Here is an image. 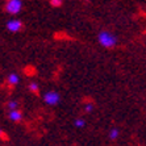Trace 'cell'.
Segmentation results:
<instances>
[{
  "instance_id": "1",
  "label": "cell",
  "mask_w": 146,
  "mask_h": 146,
  "mask_svg": "<svg viewBox=\"0 0 146 146\" xmlns=\"http://www.w3.org/2000/svg\"><path fill=\"white\" fill-rule=\"evenodd\" d=\"M98 41H99V44L102 45V46H104V48H113L116 44H117V38L113 36L111 32L108 31H102V32H99L98 34Z\"/></svg>"
},
{
  "instance_id": "9",
  "label": "cell",
  "mask_w": 146,
  "mask_h": 146,
  "mask_svg": "<svg viewBox=\"0 0 146 146\" xmlns=\"http://www.w3.org/2000/svg\"><path fill=\"white\" fill-rule=\"evenodd\" d=\"M74 125L76 126V128H83V126L86 125V121L83 119H76L74 121Z\"/></svg>"
},
{
  "instance_id": "13",
  "label": "cell",
  "mask_w": 146,
  "mask_h": 146,
  "mask_svg": "<svg viewBox=\"0 0 146 146\" xmlns=\"http://www.w3.org/2000/svg\"><path fill=\"white\" fill-rule=\"evenodd\" d=\"M3 134H4V133H3V130L0 129V137H3Z\"/></svg>"
},
{
  "instance_id": "5",
  "label": "cell",
  "mask_w": 146,
  "mask_h": 146,
  "mask_svg": "<svg viewBox=\"0 0 146 146\" xmlns=\"http://www.w3.org/2000/svg\"><path fill=\"white\" fill-rule=\"evenodd\" d=\"M9 119L12 120V121H20V120L23 119V115H21V112L17 111V109L9 111Z\"/></svg>"
},
{
  "instance_id": "7",
  "label": "cell",
  "mask_w": 146,
  "mask_h": 146,
  "mask_svg": "<svg viewBox=\"0 0 146 146\" xmlns=\"http://www.w3.org/2000/svg\"><path fill=\"white\" fill-rule=\"evenodd\" d=\"M109 138L111 139H116L117 137H119V134H120V130L117 129V128H112V129L109 130Z\"/></svg>"
},
{
  "instance_id": "11",
  "label": "cell",
  "mask_w": 146,
  "mask_h": 146,
  "mask_svg": "<svg viewBox=\"0 0 146 146\" xmlns=\"http://www.w3.org/2000/svg\"><path fill=\"white\" fill-rule=\"evenodd\" d=\"M94 108H95V107H94V104H91V103H87V104H86L84 106V111L86 112H92V111H94Z\"/></svg>"
},
{
  "instance_id": "3",
  "label": "cell",
  "mask_w": 146,
  "mask_h": 146,
  "mask_svg": "<svg viewBox=\"0 0 146 146\" xmlns=\"http://www.w3.org/2000/svg\"><path fill=\"white\" fill-rule=\"evenodd\" d=\"M59 100H61V96L55 91H49L44 95V102L49 106H55V104L59 103Z\"/></svg>"
},
{
  "instance_id": "4",
  "label": "cell",
  "mask_w": 146,
  "mask_h": 146,
  "mask_svg": "<svg viewBox=\"0 0 146 146\" xmlns=\"http://www.w3.org/2000/svg\"><path fill=\"white\" fill-rule=\"evenodd\" d=\"M5 27H7V29L9 32H19L23 28V23L20 20H17V19H11Z\"/></svg>"
},
{
  "instance_id": "2",
  "label": "cell",
  "mask_w": 146,
  "mask_h": 146,
  "mask_svg": "<svg viewBox=\"0 0 146 146\" xmlns=\"http://www.w3.org/2000/svg\"><path fill=\"white\" fill-rule=\"evenodd\" d=\"M4 8L9 15H17L23 8V1L21 0H8L4 4Z\"/></svg>"
},
{
  "instance_id": "6",
  "label": "cell",
  "mask_w": 146,
  "mask_h": 146,
  "mask_svg": "<svg viewBox=\"0 0 146 146\" xmlns=\"http://www.w3.org/2000/svg\"><path fill=\"white\" fill-rule=\"evenodd\" d=\"M19 82H20V76L16 72H12V74L8 75V83L9 84H19Z\"/></svg>"
},
{
  "instance_id": "10",
  "label": "cell",
  "mask_w": 146,
  "mask_h": 146,
  "mask_svg": "<svg viewBox=\"0 0 146 146\" xmlns=\"http://www.w3.org/2000/svg\"><path fill=\"white\" fill-rule=\"evenodd\" d=\"M8 108H9V111H15V109H17V102H15V100L9 102L8 103Z\"/></svg>"
},
{
  "instance_id": "8",
  "label": "cell",
  "mask_w": 146,
  "mask_h": 146,
  "mask_svg": "<svg viewBox=\"0 0 146 146\" xmlns=\"http://www.w3.org/2000/svg\"><path fill=\"white\" fill-rule=\"evenodd\" d=\"M38 90H40V87H38V84L36 83V82H31V83H29V91H31V92L37 94Z\"/></svg>"
},
{
  "instance_id": "12",
  "label": "cell",
  "mask_w": 146,
  "mask_h": 146,
  "mask_svg": "<svg viewBox=\"0 0 146 146\" xmlns=\"http://www.w3.org/2000/svg\"><path fill=\"white\" fill-rule=\"evenodd\" d=\"M50 4L53 7H61L62 4H63V1H62V0H51Z\"/></svg>"
}]
</instances>
